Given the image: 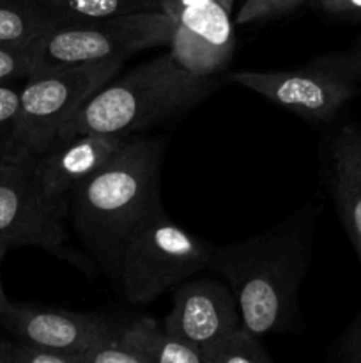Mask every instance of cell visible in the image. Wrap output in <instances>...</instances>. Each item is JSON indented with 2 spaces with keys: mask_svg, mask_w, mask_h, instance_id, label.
Wrapping results in <instances>:
<instances>
[{
  "mask_svg": "<svg viewBox=\"0 0 361 363\" xmlns=\"http://www.w3.org/2000/svg\"><path fill=\"white\" fill-rule=\"evenodd\" d=\"M319 208L306 204L265 233L229 245H212L209 268L232 289L243 325L255 335L290 332L297 296L311 261Z\"/></svg>",
  "mask_w": 361,
  "mask_h": 363,
  "instance_id": "6da1fadb",
  "label": "cell"
},
{
  "mask_svg": "<svg viewBox=\"0 0 361 363\" xmlns=\"http://www.w3.org/2000/svg\"><path fill=\"white\" fill-rule=\"evenodd\" d=\"M163 152V138L131 137L101 169L71 191L74 229L110 272L124 241L165 213L159 201Z\"/></svg>",
  "mask_w": 361,
  "mask_h": 363,
  "instance_id": "7a4b0ae2",
  "label": "cell"
},
{
  "mask_svg": "<svg viewBox=\"0 0 361 363\" xmlns=\"http://www.w3.org/2000/svg\"><path fill=\"white\" fill-rule=\"evenodd\" d=\"M218 85V78L190 73L163 53L113 77L74 113L57 142L80 133L133 135L195 108Z\"/></svg>",
  "mask_w": 361,
  "mask_h": 363,
  "instance_id": "3957f363",
  "label": "cell"
},
{
  "mask_svg": "<svg viewBox=\"0 0 361 363\" xmlns=\"http://www.w3.org/2000/svg\"><path fill=\"white\" fill-rule=\"evenodd\" d=\"M176 23L161 9L98 21L52 23L27 46L32 73L124 59L168 46ZM30 73V74H32Z\"/></svg>",
  "mask_w": 361,
  "mask_h": 363,
  "instance_id": "277c9868",
  "label": "cell"
},
{
  "mask_svg": "<svg viewBox=\"0 0 361 363\" xmlns=\"http://www.w3.org/2000/svg\"><path fill=\"white\" fill-rule=\"evenodd\" d=\"M209 252L211 243L177 225L165 211L124 241L112 275L130 303L145 305L209 268Z\"/></svg>",
  "mask_w": 361,
  "mask_h": 363,
  "instance_id": "5b68a950",
  "label": "cell"
},
{
  "mask_svg": "<svg viewBox=\"0 0 361 363\" xmlns=\"http://www.w3.org/2000/svg\"><path fill=\"white\" fill-rule=\"evenodd\" d=\"M124 62V59H112L28 74L20 91L14 144L28 156L42 155L55 144L74 113L115 77Z\"/></svg>",
  "mask_w": 361,
  "mask_h": 363,
  "instance_id": "8992f818",
  "label": "cell"
},
{
  "mask_svg": "<svg viewBox=\"0 0 361 363\" xmlns=\"http://www.w3.org/2000/svg\"><path fill=\"white\" fill-rule=\"evenodd\" d=\"M227 82L264 96L276 106L311 123H328L360 91L338 62L336 53L317 57L301 67L285 71H237Z\"/></svg>",
  "mask_w": 361,
  "mask_h": 363,
  "instance_id": "52a82bcc",
  "label": "cell"
},
{
  "mask_svg": "<svg viewBox=\"0 0 361 363\" xmlns=\"http://www.w3.org/2000/svg\"><path fill=\"white\" fill-rule=\"evenodd\" d=\"M67 213L45 195L34 174L32 156L20 160L0 181V240L11 247H38L87 269L84 255L69 247L64 225Z\"/></svg>",
  "mask_w": 361,
  "mask_h": 363,
  "instance_id": "ba28073f",
  "label": "cell"
},
{
  "mask_svg": "<svg viewBox=\"0 0 361 363\" xmlns=\"http://www.w3.org/2000/svg\"><path fill=\"white\" fill-rule=\"evenodd\" d=\"M172 311L163 326L191 346L205 347L223 333L243 325L232 289L218 277L186 279L172 289Z\"/></svg>",
  "mask_w": 361,
  "mask_h": 363,
  "instance_id": "9c48e42d",
  "label": "cell"
},
{
  "mask_svg": "<svg viewBox=\"0 0 361 363\" xmlns=\"http://www.w3.org/2000/svg\"><path fill=\"white\" fill-rule=\"evenodd\" d=\"M115 319L99 312H74L60 307L32 303H11L0 318V325L21 342L73 353L80 358L94 340L105 335Z\"/></svg>",
  "mask_w": 361,
  "mask_h": 363,
  "instance_id": "30bf717a",
  "label": "cell"
},
{
  "mask_svg": "<svg viewBox=\"0 0 361 363\" xmlns=\"http://www.w3.org/2000/svg\"><path fill=\"white\" fill-rule=\"evenodd\" d=\"M130 138L131 135L80 133L32 156L34 174L46 197L69 211L71 191L101 169Z\"/></svg>",
  "mask_w": 361,
  "mask_h": 363,
  "instance_id": "8fae6325",
  "label": "cell"
},
{
  "mask_svg": "<svg viewBox=\"0 0 361 363\" xmlns=\"http://www.w3.org/2000/svg\"><path fill=\"white\" fill-rule=\"evenodd\" d=\"M331 188L336 211L361 262V130L340 128L331 144Z\"/></svg>",
  "mask_w": 361,
  "mask_h": 363,
  "instance_id": "7c38bea8",
  "label": "cell"
},
{
  "mask_svg": "<svg viewBox=\"0 0 361 363\" xmlns=\"http://www.w3.org/2000/svg\"><path fill=\"white\" fill-rule=\"evenodd\" d=\"M119 333L149 363H202L200 350L168 333L152 318L138 315L119 321Z\"/></svg>",
  "mask_w": 361,
  "mask_h": 363,
  "instance_id": "4fadbf2b",
  "label": "cell"
},
{
  "mask_svg": "<svg viewBox=\"0 0 361 363\" xmlns=\"http://www.w3.org/2000/svg\"><path fill=\"white\" fill-rule=\"evenodd\" d=\"M230 14L232 7L219 2H209L186 7L173 14L172 20L230 60L236 50V34Z\"/></svg>",
  "mask_w": 361,
  "mask_h": 363,
  "instance_id": "5bb4252c",
  "label": "cell"
},
{
  "mask_svg": "<svg viewBox=\"0 0 361 363\" xmlns=\"http://www.w3.org/2000/svg\"><path fill=\"white\" fill-rule=\"evenodd\" d=\"M52 23L98 21L159 9V0H35Z\"/></svg>",
  "mask_w": 361,
  "mask_h": 363,
  "instance_id": "9a60e30c",
  "label": "cell"
},
{
  "mask_svg": "<svg viewBox=\"0 0 361 363\" xmlns=\"http://www.w3.org/2000/svg\"><path fill=\"white\" fill-rule=\"evenodd\" d=\"M50 25L52 20L35 0H0V45L27 48Z\"/></svg>",
  "mask_w": 361,
  "mask_h": 363,
  "instance_id": "2e32d148",
  "label": "cell"
},
{
  "mask_svg": "<svg viewBox=\"0 0 361 363\" xmlns=\"http://www.w3.org/2000/svg\"><path fill=\"white\" fill-rule=\"evenodd\" d=\"M202 363H271L260 337L244 325L223 333L200 350Z\"/></svg>",
  "mask_w": 361,
  "mask_h": 363,
  "instance_id": "e0dca14e",
  "label": "cell"
},
{
  "mask_svg": "<svg viewBox=\"0 0 361 363\" xmlns=\"http://www.w3.org/2000/svg\"><path fill=\"white\" fill-rule=\"evenodd\" d=\"M81 363H149L147 358L126 342L119 333V321L81 351Z\"/></svg>",
  "mask_w": 361,
  "mask_h": 363,
  "instance_id": "ac0fdd59",
  "label": "cell"
},
{
  "mask_svg": "<svg viewBox=\"0 0 361 363\" xmlns=\"http://www.w3.org/2000/svg\"><path fill=\"white\" fill-rule=\"evenodd\" d=\"M0 363H80V358L73 353H64L16 339H2Z\"/></svg>",
  "mask_w": 361,
  "mask_h": 363,
  "instance_id": "d6986e66",
  "label": "cell"
},
{
  "mask_svg": "<svg viewBox=\"0 0 361 363\" xmlns=\"http://www.w3.org/2000/svg\"><path fill=\"white\" fill-rule=\"evenodd\" d=\"M308 0H244L236 14L237 25L273 21L292 14Z\"/></svg>",
  "mask_w": 361,
  "mask_h": 363,
  "instance_id": "ffe728a7",
  "label": "cell"
},
{
  "mask_svg": "<svg viewBox=\"0 0 361 363\" xmlns=\"http://www.w3.org/2000/svg\"><path fill=\"white\" fill-rule=\"evenodd\" d=\"M20 91L11 82H0V144L13 140L20 116Z\"/></svg>",
  "mask_w": 361,
  "mask_h": 363,
  "instance_id": "44dd1931",
  "label": "cell"
},
{
  "mask_svg": "<svg viewBox=\"0 0 361 363\" xmlns=\"http://www.w3.org/2000/svg\"><path fill=\"white\" fill-rule=\"evenodd\" d=\"M30 73L32 64L27 48L0 45V82L25 80Z\"/></svg>",
  "mask_w": 361,
  "mask_h": 363,
  "instance_id": "7402d4cb",
  "label": "cell"
},
{
  "mask_svg": "<svg viewBox=\"0 0 361 363\" xmlns=\"http://www.w3.org/2000/svg\"><path fill=\"white\" fill-rule=\"evenodd\" d=\"M336 350H338L336 354L340 360L347 363H361V318L356 319V323L343 333Z\"/></svg>",
  "mask_w": 361,
  "mask_h": 363,
  "instance_id": "603a6c76",
  "label": "cell"
},
{
  "mask_svg": "<svg viewBox=\"0 0 361 363\" xmlns=\"http://www.w3.org/2000/svg\"><path fill=\"white\" fill-rule=\"evenodd\" d=\"M317 6L340 20H361V0H319Z\"/></svg>",
  "mask_w": 361,
  "mask_h": 363,
  "instance_id": "cb8c5ba5",
  "label": "cell"
},
{
  "mask_svg": "<svg viewBox=\"0 0 361 363\" xmlns=\"http://www.w3.org/2000/svg\"><path fill=\"white\" fill-rule=\"evenodd\" d=\"M336 57H338V62L342 64L343 69L361 84V35L347 52L336 53Z\"/></svg>",
  "mask_w": 361,
  "mask_h": 363,
  "instance_id": "d4e9b609",
  "label": "cell"
},
{
  "mask_svg": "<svg viewBox=\"0 0 361 363\" xmlns=\"http://www.w3.org/2000/svg\"><path fill=\"white\" fill-rule=\"evenodd\" d=\"M25 156H28L27 152L21 151L13 140L0 144V181H2L4 177H6V174L9 172L20 160H23Z\"/></svg>",
  "mask_w": 361,
  "mask_h": 363,
  "instance_id": "484cf974",
  "label": "cell"
},
{
  "mask_svg": "<svg viewBox=\"0 0 361 363\" xmlns=\"http://www.w3.org/2000/svg\"><path fill=\"white\" fill-rule=\"evenodd\" d=\"M209 2H219V4H225V6L229 7H234L236 0H159V9L172 18L173 14L186 9V7L202 6V4H209Z\"/></svg>",
  "mask_w": 361,
  "mask_h": 363,
  "instance_id": "4316f807",
  "label": "cell"
},
{
  "mask_svg": "<svg viewBox=\"0 0 361 363\" xmlns=\"http://www.w3.org/2000/svg\"><path fill=\"white\" fill-rule=\"evenodd\" d=\"M11 248H13V247H11V245L7 243L6 240H0V264H2L4 257H6V254L11 250ZM7 305H9V300H7L6 293H4L2 282H0V318H2L4 311L7 308Z\"/></svg>",
  "mask_w": 361,
  "mask_h": 363,
  "instance_id": "83f0119b",
  "label": "cell"
},
{
  "mask_svg": "<svg viewBox=\"0 0 361 363\" xmlns=\"http://www.w3.org/2000/svg\"><path fill=\"white\" fill-rule=\"evenodd\" d=\"M0 344H2V339H0Z\"/></svg>",
  "mask_w": 361,
  "mask_h": 363,
  "instance_id": "f1b7e54d",
  "label": "cell"
}]
</instances>
